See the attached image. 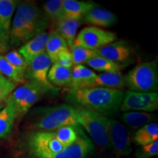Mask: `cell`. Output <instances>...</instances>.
I'll return each instance as SVG.
<instances>
[{
	"instance_id": "cell-36",
	"label": "cell",
	"mask_w": 158,
	"mask_h": 158,
	"mask_svg": "<svg viewBox=\"0 0 158 158\" xmlns=\"http://www.w3.org/2000/svg\"><path fill=\"white\" fill-rule=\"evenodd\" d=\"M4 108V105L3 104H1L0 103V110H1L2 108Z\"/></svg>"
},
{
	"instance_id": "cell-34",
	"label": "cell",
	"mask_w": 158,
	"mask_h": 158,
	"mask_svg": "<svg viewBox=\"0 0 158 158\" xmlns=\"http://www.w3.org/2000/svg\"><path fill=\"white\" fill-rule=\"evenodd\" d=\"M59 65L67 68H73V57L69 49L64 50L59 53L57 56L56 62Z\"/></svg>"
},
{
	"instance_id": "cell-12",
	"label": "cell",
	"mask_w": 158,
	"mask_h": 158,
	"mask_svg": "<svg viewBox=\"0 0 158 158\" xmlns=\"http://www.w3.org/2000/svg\"><path fill=\"white\" fill-rule=\"evenodd\" d=\"M51 61L46 53L39 55L31 61L25 73V78L34 80L47 86H53L48 81V73Z\"/></svg>"
},
{
	"instance_id": "cell-14",
	"label": "cell",
	"mask_w": 158,
	"mask_h": 158,
	"mask_svg": "<svg viewBox=\"0 0 158 158\" xmlns=\"http://www.w3.org/2000/svg\"><path fill=\"white\" fill-rule=\"evenodd\" d=\"M48 35L49 33L43 31L20 47L19 52L24 59L27 65L30 64L35 57L45 52Z\"/></svg>"
},
{
	"instance_id": "cell-30",
	"label": "cell",
	"mask_w": 158,
	"mask_h": 158,
	"mask_svg": "<svg viewBox=\"0 0 158 158\" xmlns=\"http://www.w3.org/2000/svg\"><path fill=\"white\" fill-rule=\"evenodd\" d=\"M70 53L72 54L73 66L86 63L91 59L99 56L97 51H92L89 49L78 46L73 44L70 47Z\"/></svg>"
},
{
	"instance_id": "cell-6",
	"label": "cell",
	"mask_w": 158,
	"mask_h": 158,
	"mask_svg": "<svg viewBox=\"0 0 158 158\" xmlns=\"http://www.w3.org/2000/svg\"><path fill=\"white\" fill-rule=\"evenodd\" d=\"M115 32L95 27H85L76 35L73 45L97 51L117 40Z\"/></svg>"
},
{
	"instance_id": "cell-27",
	"label": "cell",
	"mask_w": 158,
	"mask_h": 158,
	"mask_svg": "<svg viewBox=\"0 0 158 158\" xmlns=\"http://www.w3.org/2000/svg\"><path fill=\"white\" fill-rule=\"evenodd\" d=\"M0 73L13 82L18 84H25V75L13 67L0 54Z\"/></svg>"
},
{
	"instance_id": "cell-2",
	"label": "cell",
	"mask_w": 158,
	"mask_h": 158,
	"mask_svg": "<svg viewBox=\"0 0 158 158\" xmlns=\"http://www.w3.org/2000/svg\"><path fill=\"white\" fill-rule=\"evenodd\" d=\"M34 124L39 131H55L64 126L79 125L76 108L70 104H59L40 108Z\"/></svg>"
},
{
	"instance_id": "cell-24",
	"label": "cell",
	"mask_w": 158,
	"mask_h": 158,
	"mask_svg": "<svg viewBox=\"0 0 158 158\" xmlns=\"http://www.w3.org/2000/svg\"><path fill=\"white\" fill-rule=\"evenodd\" d=\"M79 27H80L79 21L64 19L57 23L56 31L65 40L68 46L70 47L73 44Z\"/></svg>"
},
{
	"instance_id": "cell-5",
	"label": "cell",
	"mask_w": 158,
	"mask_h": 158,
	"mask_svg": "<svg viewBox=\"0 0 158 158\" xmlns=\"http://www.w3.org/2000/svg\"><path fill=\"white\" fill-rule=\"evenodd\" d=\"M27 148L32 158L54 155L62 152L64 147L55 135L54 131H36L27 138Z\"/></svg>"
},
{
	"instance_id": "cell-7",
	"label": "cell",
	"mask_w": 158,
	"mask_h": 158,
	"mask_svg": "<svg viewBox=\"0 0 158 158\" xmlns=\"http://www.w3.org/2000/svg\"><path fill=\"white\" fill-rule=\"evenodd\" d=\"M158 109V92H138L127 91L124 92L119 110L128 111H155Z\"/></svg>"
},
{
	"instance_id": "cell-10",
	"label": "cell",
	"mask_w": 158,
	"mask_h": 158,
	"mask_svg": "<svg viewBox=\"0 0 158 158\" xmlns=\"http://www.w3.org/2000/svg\"><path fill=\"white\" fill-rule=\"evenodd\" d=\"M94 149L93 142L84 133L80 126L78 138L75 143L64 147L60 152L39 158H87Z\"/></svg>"
},
{
	"instance_id": "cell-31",
	"label": "cell",
	"mask_w": 158,
	"mask_h": 158,
	"mask_svg": "<svg viewBox=\"0 0 158 158\" xmlns=\"http://www.w3.org/2000/svg\"><path fill=\"white\" fill-rule=\"evenodd\" d=\"M3 56L10 64H11L13 67L18 69L20 72L25 75L26 70H27L28 65L26 63L24 59L20 54L19 51L15 50L11 51L7 53Z\"/></svg>"
},
{
	"instance_id": "cell-32",
	"label": "cell",
	"mask_w": 158,
	"mask_h": 158,
	"mask_svg": "<svg viewBox=\"0 0 158 158\" xmlns=\"http://www.w3.org/2000/svg\"><path fill=\"white\" fill-rule=\"evenodd\" d=\"M158 155V140L148 145L141 146L136 150V158H150Z\"/></svg>"
},
{
	"instance_id": "cell-20",
	"label": "cell",
	"mask_w": 158,
	"mask_h": 158,
	"mask_svg": "<svg viewBox=\"0 0 158 158\" xmlns=\"http://www.w3.org/2000/svg\"><path fill=\"white\" fill-rule=\"evenodd\" d=\"M67 49H68V45L58 31L54 30L49 33L45 46V53L48 54L52 64L56 62L59 53Z\"/></svg>"
},
{
	"instance_id": "cell-29",
	"label": "cell",
	"mask_w": 158,
	"mask_h": 158,
	"mask_svg": "<svg viewBox=\"0 0 158 158\" xmlns=\"http://www.w3.org/2000/svg\"><path fill=\"white\" fill-rule=\"evenodd\" d=\"M86 64L94 70L103 73L120 72L122 68L120 65L100 56L91 59Z\"/></svg>"
},
{
	"instance_id": "cell-19",
	"label": "cell",
	"mask_w": 158,
	"mask_h": 158,
	"mask_svg": "<svg viewBox=\"0 0 158 158\" xmlns=\"http://www.w3.org/2000/svg\"><path fill=\"white\" fill-rule=\"evenodd\" d=\"M72 68H67L53 63L48 73V81L55 87H63L69 86L70 83Z\"/></svg>"
},
{
	"instance_id": "cell-16",
	"label": "cell",
	"mask_w": 158,
	"mask_h": 158,
	"mask_svg": "<svg viewBox=\"0 0 158 158\" xmlns=\"http://www.w3.org/2000/svg\"><path fill=\"white\" fill-rule=\"evenodd\" d=\"M83 19L86 23L98 28L110 27L117 21V17L114 13L98 7L91 9Z\"/></svg>"
},
{
	"instance_id": "cell-28",
	"label": "cell",
	"mask_w": 158,
	"mask_h": 158,
	"mask_svg": "<svg viewBox=\"0 0 158 158\" xmlns=\"http://www.w3.org/2000/svg\"><path fill=\"white\" fill-rule=\"evenodd\" d=\"M79 127L80 125L64 126L55 130V135L63 147H68L75 143L78 138Z\"/></svg>"
},
{
	"instance_id": "cell-33",
	"label": "cell",
	"mask_w": 158,
	"mask_h": 158,
	"mask_svg": "<svg viewBox=\"0 0 158 158\" xmlns=\"http://www.w3.org/2000/svg\"><path fill=\"white\" fill-rule=\"evenodd\" d=\"M16 85L2 75L0 76V102L7 99L10 94L15 90Z\"/></svg>"
},
{
	"instance_id": "cell-37",
	"label": "cell",
	"mask_w": 158,
	"mask_h": 158,
	"mask_svg": "<svg viewBox=\"0 0 158 158\" xmlns=\"http://www.w3.org/2000/svg\"><path fill=\"white\" fill-rule=\"evenodd\" d=\"M153 158H158V157H153Z\"/></svg>"
},
{
	"instance_id": "cell-11",
	"label": "cell",
	"mask_w": 158,
	"mask_h": 158,
	"mask_svg": "<svg viewBox=\"0 0 158 158\" xmlns=\"http://www.w3.org/2000/svg\"><path fill=\"white\" fill-rule=\"evenodd\" d=\"M97 52L100 56L123 67L133 56L134 51L129 43L124 40H120L105 45L97 50Z\"/></svg>"
},
{
	"instance_id": "cell-17",
	"label": "cell",
	"mask_w": 158,
	"mask_h": 158,
	"mask_svg": "<svg viewBox=\"0 0 158 158\" xmlns=\"http://www.w3.org/2000/svg\"><path fill=\"white\" fill-rule=\"evenodd\" d=\"M62 7L66 19L80 21L91 9L98 7V5L91 2L63 0Z\"/></svg>"
},
{
	"instance_id": "cell-4",
	"label": "cell",
	"mask_w": 158,
	"mask_h": 158,
	"mask_svg": "<svg viewBox=\"0 0 158 158\" xmlns=\"http://www.w3.org/2000/svg\"><path fill=\"white\" fill-rule=\"evenodd\" d=\"M124 84L129 91L156 92L158 89L157 61L141 62L124 76Z\"/></svg>"
},
{
	"instance_id": "cell-13",
	"label": "cell",
	"mask_w": 158,
	"mask_h": 158,
	"mask_svg": "<svg viewBox=\"0 0 158 158\" xmlns=\"http://www.w3.org/2000/svg\"><path fill=\"white\" fill-rule=\"evenodd\" d=\"M16 13L32 23L39 33L45 31L48 26L49 21L44 12L41 10L36 4L32 2L26 1L18 4Z\"/></svg>"
},
{
	"instance_id": "cell-26",
	"label": "cell",
	"mask_w": 158,
	"mask_h": 158,
	"mask_svg": "<svg viewBox=\"0 0 158 158\" xmlns=\"http://www.w3.org/2000/svg\"><path fill=\"white\" fill-rule=\"evenodd\" d=\"M63 0H48L43 4V12L48 21L58 23L66 19L62 7Z\"/></svg>"
},
{
	"instance_id": "cell-18",
	"label": "cell",
	"mask_w": 158,
	"mask_h": 158,
	"mask_svg": "<svg viewBox=\"0 0 158 158\" xmlns=\"http://www.w3.org/2000/svg\"><path fill=\"white\" fill-rule=\"evenodd\" d=\"M96 76L97 73L93 70L84 65L78 64L73 66L71 72L70 83L68 86L69 90L85 89Z\"/></svg>"
},
{
	"instance_id": "cell-38",
	"label": "cell",
	"mask_w": 158,
	"mask_h": 158,
	"mask_svg": "<svg viewBox=\"0 0 158 158\" xmlns=\"http://www.w3.org/2000/svg\"><path fill=\"white\" fill-rule=\"evenodd\" d=\"M126 158H131V157H126Z\"/></svg>"
},
{
	"instance_id": "cell-35",
	"label": "cell",
	"mask_w": 158,
	"mask_h": 158,
	"mask_svg": "<svg viewBox=\"0 0 158 158\" xmlns=\"http://www.w3.org/2000/svg\"><path fill=\"white\" fill-rule=\"evenodd\" d=\"M9 35L6 34L0 26V53H5L9 49Z\"/></svg>"
},
{
	"instance_id": "cell-3",
	"label": "cell",
	"mask_w": 158,
	"mask_h": 158,
	"mask_svg": "<svg viewBox=\"0 0 158 158\" xmlns=\"http://www.w3.org/2000/svg\"><path fill=\"white\" fill-rule=\"evenodd\" d=\"M76 108L78 123L84 128L92 141L102 150L109 148V118L92 110Z\"/></svg>"
},
{
	"instance_id": "cell-8",
	"label": "cell",
	"mask_w": 158,
	"mask_h": 158,
	"mask_svg": "<svg viewBox=\"0 0 158 158\" xmlns=\"http://www.w3.org/2000/svg\"><path fill=\"white\" fill-rule=\"evenodd\" d=\"M131 132L121 122L109 118V147L116 157L127 156L133 151Z\"/></svg>"
},
{
	"instance_id": "cell-23",
	"label": "cell",
	"mask_w": 158,
	"mask_h": 158,
	"mask_svg": "<svg viewBox=\"0 0 158 158\" xmlns=\"http://www.w3.org/2000/svg\"><path fill=\"white\" fill-rule=\"evenodd\" d=\"M0 111V138L7 137L11 132L17 114L15 108L9 102Z\"/></svg>"
},
{
	"instance_id": "cell-25",
	"label": "cell",
	"mask_w": 158,
	"mask_h": 158,
	"mask_svg": "<svg viewBox=\"0 0 158 158\" xmlns=\"http://www.w3.org/2000/svg\"><path fill=\"white\" fill-rule=\"evenodd\" d=\"M17 5L18 2L14 0H0V26L8 35Z\"/></svg>"
},
{
	"instance_id": "cell-39",
	"label": "cell",
	"mask_w": 158,
	"mask_h": 158,
	"mask_svg": "<svg viewBox=\"0 0 158 158\" xmlns=\"http://www.w3.org/2000/svg\"><path fill=\"white\" fill-rule=\"evenodd\" d=\"M0 76H1V73H0Z\"/></svg>"
},
{
	"instance_id": "cell-21",
	"label": "cell",
	"mask_w": 158,
	"mask_h": 158,
	"mask_svg": "<svg viewBox=\"0 0 158 158\" xmlns=\"http://www.w3.org/2000/svg\"><path fill=\"white\" fill-rule=\"evenodd\" d=\"M155 118L153 114L143 111L124 112L121 116L124 124L135 130H138L146 124L152 123Z\"/></svg>"
},
{
	"instance_id": "cell-1",
	"label": "cell",
	"mask_w": 158,
	"mask_h": 158,
	"mask_svg": "<svg viewBox=\"0 0 158 158\" xmlns=\"http://www.w3.org/2000/svg\"><path fill=\"white\" fill-rule=\"evenodd\" d=\"M124 91L106 88H86L68 90L65 100L75 107L83 108L106 115L120 109Z\"/></svg>"
},
{
	"instance_id": "cell-15",
	"label": "cell",
	"mask_w": 158,
	"mask_h": 158,
	"mask_svg": "<svg viewBox=\"0 0 158 158\" xmlns=\"http://www.w3.org/2000/svg\"><path fill=\"white\" fill-rule=\"evenodd\" d=\"M125 86L124 76L121 72L103 73L97 74L92 81L89 83L86 88H106L121 89Z\"/></svg>"
},
{
	"instance_id": "cell-22",
	"label": "cell",
	"mask_w": 158,
	"mask_h": 158,
	"mask_svg": "<svg viewBox=\"0 0 158 158\" xmlns=\"http://www.w3.org/2000/svg\"><path fill=\"white\" fill-rule=\"evenodd\" d=\"M134 141L139 147L148 145L158 140V124L152 122L139 128L133 137Z\"/></svg>"
},
{
	"instance_id": "cell-9",
	"label": "cell",
	"mask_w": 158,
	"mask_h": 158,
	"mask_svg": "<svg viewBox=\"0 0 158 158\" xmlns=\"http://www.w3.org/2000/svg\"><path fill=\"white\" fill-rule=\"evenodd\" d=\"M40 34L32 23L27 21L19 13H15L12 20L9 34V44L13 46L24 45L36 35Z\"/></svg>"
}]
</instances>
